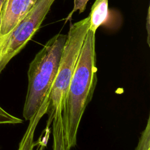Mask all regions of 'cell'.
I'll return each mask as SVG.
<instances>
[{
	"label": "cell",
	"mask_w": 150,
	"mask_h": 150,
	"mask_svg": "<svg viewBox=\"0 0 150 150\" xmlns=\"http://www.w3.org/2000/svg\"><path fill=\"white\" fill-rule=\"evenodd\" d=\"M95 33L88 30L62 107L66 150L77 144L80 124L91 101L97 82Z\"/></svg>",
	"instance_id": "obj_1"
},
{
	"label": "cell",
	"mask_w": 150,
	"mask_h": 150,
	"mask_svg": "<svg viewBox=\"0 0 150 150\" xmlns=\"http://www.w3.org/2000/svg\"><path fill=\"white\" fill-rule=\"evenodd\" d=\"M67 35L58 33L50 38L36 53L28 70V85L23 117L29 120L49 97L57 75Z\"/></svg>",
	"instance_id": "obj_2"
},
{
	"label": "cell",
	"mask_w": 150,
	"mask_h": 150,
	"mask_svg": "<svg viewBox=\"0 0 150 150\" xmlns=\"http://www.w3.org/2000/svg\"><path fill=\"white\" fill-rule=\"evenodd\" d=\"M90 16L72 23L67 35L58 71L48 97L46 128L52 124L56 108L63 107L84 40L89 29Z\"/></svg>",
	"instance_id": "obj_3"
},
{
	"label": "cell",
	"mask_w": 150,
	"mask_h": 150,
	"mask_svg": "<svg viewBox=\"0 0 150 150\" xmlns=\"http://www.w3.org/2000/svg\"><path fill=\"white\" fill-rule=\"evenodd\" d=\"M55 0H37L19 24L0 39V74L38 30Z\"/></svg>",
	"instance_id": "obj_4"
},
{
	"label": "cell",
	"mask_w": 150,
	"mask_h": 150,
	"mask_svg": "<svg viewBox=\"0 0 150 150\" xmlns=\"http://www.w3.org/2000/svg\"><path fill=\"white\" fill-rule=\"evenodd\" d=\"M37 0H5L0 15V39L26 16Z\"/></svg>",
	"instance_id": "obj_5"
},
{
	"label": "cell",
	"mask_w": 150,
	"mask_h": 150,
	"mask_svg": "<svg viewBox=\"0 0 150 150\" xmlns=\"http://www.w3.org/2000/svg\"><path fill=\"white\" fill-rule=\"evenodd\" d=\"M89 30L96 33L97 28L105 24L108 19V0H96L91 8Z\"/></svg>",
	"instance_id": "obj_6"
},
{
	"label": "cell",
	"mask_w": 150,
	"mask_h": 150,
	"mask_svg": "<svg viewBox=\"0 0 150 150\" xmlns=\"http://www.w3.org/2000/svg\"><path fill=\"white\" fill-rule=\"evenodd\" d=\"M48 105V98H46L38 111L29 120V124L20 142L18 150H32L34 146L33 136L35 128L40 119L46 113Z\"/></svg>",
	"instance_id": "obj_7"
},
{
	"label": "cell",
	"mask_w": 150,
	"mask_h": 150,
	"mask_svg": "<svg viewBox=\"0 0 150 150\" xmlns=\"http://www.w3.org/2000/svg\"><path fill=\"white\" fill-rule=\"evenodd\" d=\"M53 135V150H66L62 121V108L59 105L54 114L52 122Z\"/></svg>",
	"instance_id": "obj_8"
},
{
	"label": "cell",
	"mask_w": 150,
	"mask_h": 150,
	"mask_svg": "<svg viewBox=\"0 0 150 150\" xmlns=\"http://www.w3.org/2000/svg\"><path fill=\"white\" fill-rule=\"evenodd\" d=\"M135 150H150V118L148 117L146 125L141 132Z\"/></svg>",
	"instance_id": "obj_9"
},
{
	"label": "cell",
	"mask_w": 150,
	"mask_h": 150,
	"mask_svg": "<svg viewBox=\"0 0 150 150\" xmlns=\"http://www.w3.org/2000/svg\"><path fill=\"white\" fill-rule=\"evenodd\" d=\"M89 0H74V6L72 11L69 13L68 16L65 18V22L70 21L73 13L79 11V13L83 12L86 8L87 4Z\"/></svg>",
	"instance_id": "obj_10"
},
{
	"label": "cell",
	"mask_w": 150,
	"mask_h": 150,
	"mask_svg": "<svg viewBox=\"0 0 150 150\" xmlns=\"http://www.w3.org/2000/svg\"><path fill=\"white\" fill-rule=\"evenodd\" d=\"M47 134H48L49 132H47ZM47 134L46 133V135L45 137H42V141L40 142V144H39V145H38V148H36V150H43L44 147L46 146V141H47V138L46 139V137L47 135Z\"/></svg>",
	"instance_id": "obj_11"
},
{
	"label": "cell",
	"mask_w": 150,
	"mask_h": 150,
	"mask_svg": "<svg viewBox=\"0 0 150 150\" xmlns=\"http://www.w3.org/2000/svg\"><path fill=\"white\" fill-rule=\"evenodd\" d=\"M4 2H5V0H0V15H1V9H2V6L4 5Z\"/></svg>",
	"instance_id": "obj_12"
}]
</instances>
